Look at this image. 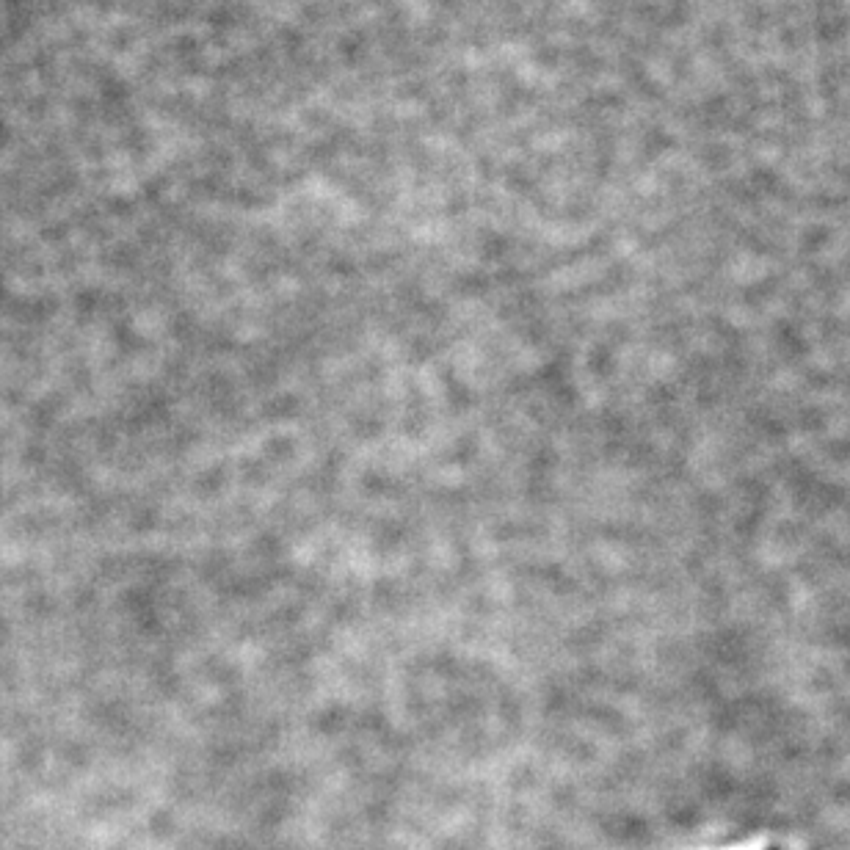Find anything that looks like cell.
Returning <instances> with one entry per match:
<instances>
[]
</instances>
